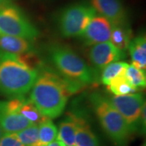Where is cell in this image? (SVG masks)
I'll return each mask as SVG.
<instances>
[{"label": "cell", "mask_w": 146, "mask_h": 146, "mask_svg": "<svg viewBox=\"0 0 146 146\" xmlns=\"http://www.w3.org/2000/svg\"><path fill=\"white\" fill-rule=\"evenodd\" d=\"M81 87L52 72L43 71L32 87L29 100L44 116L55 119L63 114L69 96Z\"/></svg>", "instance_id": "cell-1"}, {"label": "cell", "mask_w": 146, "mask_h": 146, "mask_svg": "<svg viewBox=\"0 0 146 146\" xmlns=\"http://www.w3.org/2000/svg\"><path fill=\"white\" fill-rule=\"evenodd\" d=\"M38 74V70L28 66L19 55L0 50V94L10 98L25 96Z\"/></svg>", "instance_id": "cell-2"}, {"label": "cell", "mask_w": 146, "mask_h": 146, "mask_svg": "<svg viewBox=\"0 0 146 146\" xmlns=\"http://www.w3.org/2000/svg\"><path fill=\"white\" fill-rule=\"evenodd\" d=\"M90 102L102 127L115 146H128L131 131L122 115L99 93L90 96Z\"/></svg>", "instance_id": "cell-3"}, {"label": "cell", "mask_w": 146, "mask_h": 146, "mask_svg": "<svg viewBox=\"0 0 146 146\" xmlns=\"http://www.w3.org/2000/svg\"><path fill=\"white\" fill-rule=\"evenodd\" d=\"M48 54L50 61L64 78L83 86L95 82V72L69 47L51 45L48 49Z\"/></svg>", "instance_id": "cell-4"}, {"label": "cell", "mask_w": 146, "mask_h": 146, "mask_svg": "<svg viewBox=\"0 0 146 146\" xmlns=\"http://www.w3.org/2000/svg\"><path fill=\"white\" fill-rule=\"evenodd\" d=\"M0 35L33 41L39 36V31L19 7L9 3L0 7Z\"/></svg>", "instance_id": "cell-5"}, {"label": "cell", "mask_w": 146, "mask_h": 146, "mask_svg": "<svg viewBox=\"0 0 146 146\" xmlns=\"http://www.w3.org/2000/svg\"><path fill=\"white\" fill-rule=\"evenodd\" d=\"M95 16L96 11L91 5L76 3L69 6L59 15V31L64 37L80 36Z\"/></svg>", "instance_id": "cell-6"}, {"label": "cell", "mask_w": 146, "mask_h": 146, "mask_svg": "<svg viewBox=\"0 0 146 146\" xmlns=\"http://www.w3.org/2000/svg\"><path fill=\"white\" fill-rule=\"evenodd\" d=\"M108 99L112 106L124 119L131 133H137L141 110L145 104L143 95L135 93L123 96H114Z\"/></svg>", "instance_id": "cell-7"}, {"label": "cell", "mask_w": 146, "mask_h": 146, "mask_svg": "<svg viewBox=\"0 0 146 146\" xmlns=\"http://www.w3.org/2000/svg\"><path fill=\"white\" fill-rule=\"evenodd\" d=\"M90 5L112 26L128 25L126 11L120 0H90Z\"/></svg>", "instance_id": "cell-8"}, {"label": "cell", "mask_w": 146, "mask_h": 146, "mask_svg": "<svg viewBox=\"0 0 146 146\" xmlns=\"http://www.w3.org/2000/svg\"><path fill=\"white\" fill-rule=\"evenodd\" d=\"M89 57L94 68L102 70L110 63L125 58V52L116 48L110 42H106L91 46Z\"/></svg>", "instance_id": "cell-9"}, {"label": "cell", "mask_w": 146, "mask_h": 146, "mask_svg": "<svg viewBox=\"0 0 146 146\" xmlns=\"http://www.w3.org/2000/svg\"><path fill=\"white\" fill-rule=\"evenodd\" d=\"M111 30L112 25L109 21L103 16L96 15L80 36L85 45L91 46L102 42H109Z\"/></svg>", "instance_id": "cell-10"}, {"label": "cell", "mask_w": 146, "mask_h": 146, "mask_svg": "<svg viewBox=\"0 0 146 146\" xmlns=\"http://www.w3.org/2000/svg\"><path fill=\"white\" fill-rule=\"evenodd\" d=\"M31 124L23 115L7 109L4 101H0V128L3 133H17Z\"/></svg>", "instance_id": "cell-11"}, {"label": "cell", "mask_w": 146, "mask_h": 146, "mask_svg": "<svg viewBox=\"0 0 146 146\" xmlns=\"http://www.w3.org/2000/svg\"><path fill=\"white\" fill-rule=\"evenodd\" d=\"M76 116V146H99L98 137L96 136L84 113L74 111Z\"/></svg>", "instance_id": "cell-12"}, {"label": "cell", "mask_w": 146, "mask_h": 146, "mask_svg": "<svg viewBox=\"0 0 146 146\" xmlns=\"http://www.w3.org/2000/svg\"><path fill=\"white\" fill-rule=\"evenodd\" d=\"M33 41L19 36L0 35V50L21 55L35 52Z\"/></svg>", "instance_id": "cell-13"}, {"label": "cell", "mask_w": 146, "mask_h": 146, "mask_svg": "<svg viewBox=\"0 0 146 146\" xmlns=\"http://www.w3.org/2000/svg\"><path fill=\"white\" fill-rule=\"evenodd\" d=\"M76 116L74 111L69 112L58 126L57 139L66 146H76Z\"/></svg>", "instance_id": "cell-14"}, {"label": "cell", "mask_w": 146, "mask_h": 146, "mask_svg": "<svg viewBox=\"0 0 146 146\" xmlns=\"http://www.w3.org/2000/svg\"><path fill=\"white\" fill-rule=\"evenodd\" d=\"M127 49L129 50L132 65L145 71L146 69V37L141 34L131 40Z\"/></svg>", "instance_id": "cell-15"}, {"label": "cell", "mask_w": 146, "mask_h": 146, "mask_svg": "<svg viewBox=\"0 0 146 146\" xmlns=\"http://www.w3.org/2000/svg\"><path fill=\"white\" fill-rule=\"evenodd\" d=\"M131 40V31L128 25L112 26L110 41L116 48L122 51L127 50Z\"/></svg>", "instance_id": "cell-16"}, {"label": "cell", "mask_w": 146, "mask_h": 146, "mask_svg": "<svg viewBox=\"0 0 146 146\" xmlns=\"http://www.w3.org/2000/svg\"><path fill=\"white\" fill-rule=\"evenodd\" d=\"M106 86L110 92L115 96H123L137 92V89L131 85L128 79L127 78L126 71L112 79Z\"/></svg>", "instance_id": "cell-17"}, {"label": "cell", "mask_w": 146, "mask_h": 146, "mask_svg": "<svg viewBox=\"0 0 146 146\" xmlns=\"http://www.w3.org/2000/svg\"><path fill=\"white\" fill-rule=\"evenodd\" d=\"M39 146H46L57 139L58 130L50 119H46L38 124Z\"/></svg>", "instance_id": "cell-18"}, {"label": "cell", "mask_w": 146, "mask_h": 146, "mask_svg": "<svg viewBox=\"0 0 146 146\" xmlns=\"http://www.w3.org/2000/svg\"><path fill=\"white\" fill-rule=\"evenodd\" d=\"M19 113L25 118H26L33 124L36 125H38L46 119H49L42 115L30 100L26 98L24 100L23 103L21 104Z\"/></svg>", "instance_id": "cell-19"}, {"label": "cell", "mask_w": 146, "mask_h": 146, "mask_svg": "<svg viewBox=\"0 0 146 146\" xmlns=\"http://www.w3.org/2000/svg\"><path fill=\"white\" fill-rule=\"evenodd\" d=\"M128 66V63L125 62H119L116 61L113 63H110L106 65L103 69L101 74V82L107 85L110 83V81L118 75H119L122 72H125L126 69Z\"/></svg>", "instance_id": "cell-20"}, {"label": "cell", "mask_w": 146, "mask_h": 146, "mask_svg": "<svg viewBox=\"0 0 146 146\" xmlns=\"http://www.w3.org/2000/svg\"><path fill=\"white\" fill-rule=\"evenodd\" d=\"M126 76L131 85L136 89H144L146 86L145 71L136 68L132 64H128L126 69Z\"/></svg>", "instance_id": "cell-21"}, {"label": "cell", "mask_w": 146, "mask_h": 146, "mask_svg": "<svg viewBox=\"0 0 146 146\" xmlns=\"http://www.w3.org/2000/svg\"><path fill=\"white\" fill-rule=\"evenodd\" d=\"M16 135L24 146H39L38 125L31 124L17 132Z\"/></svg>", "instance_id": "cell-22"}, {"label": "cell", "mask_w": 146, "mask_h": 146, "mask_svg": "<svg viewBox=\"0 0 146 146\" xmlns=\"http://www.w3.org/2000/svg\"><path fill=\"white\" fill-rule=\"evenodd\" d=\"M0 146H24L16 133H3L0 138Z\"/></svg>", "instance_id": "cell-23"}, {"label": "cell", "mask_w": 146, "mask_h": 146, "mask_svg": "<svg viewBox=\"0 0 146 146\" xmlns=\"http://www.w3.org/2000/svg\"><path fill=\"white\" fill-rule=\"evenodd\" d=\"M146 106L145 104L143 106L142 110H141L140 119H139V123H138V132L141 135L145 133L146 129Z\"/></svg>", "instance_id": "cell-24"}, {"label": "cell", "mask_w": 146, "mask_h": 146, "mask_svg": "<svg viewBox=\"0 0 146 146\" xmlns=\"http://www.w3.org/2000/svg\"><path fill=\"white\" fill-rule=\"evenodd\" d=\"M11 3V0H0V7Z\"/></svg>", "instance_id": "cell-25"}, {"label": "cell", "mask_w": 146, "mask_h": 146, "mask_svg": "<svg viewBox=\"0 0 146 146\" xmlns=\"http://www.w3.org/2000/svg\"><path fill=\"white\" fill-rule=\"evenodd\" d=\"M2 135H3V131L1 130V128H0V138H1Z\"/></svg>", "instance_id": "cell-26"}, {"label": "cell", "mask_w": 146, "mask_h": 146, "mask_svg": "<svg viewBox=\"0 0 146 146\" xmlns=\"http://www.w3.org/2000/svg\"><path fill=\"white\" fill-rule=\"evenodd\" d=\"M141 146H146L145 143H144V144H143V145H141Z\"/></svg>", "instance_id": "cell-27"}]
</instances>
